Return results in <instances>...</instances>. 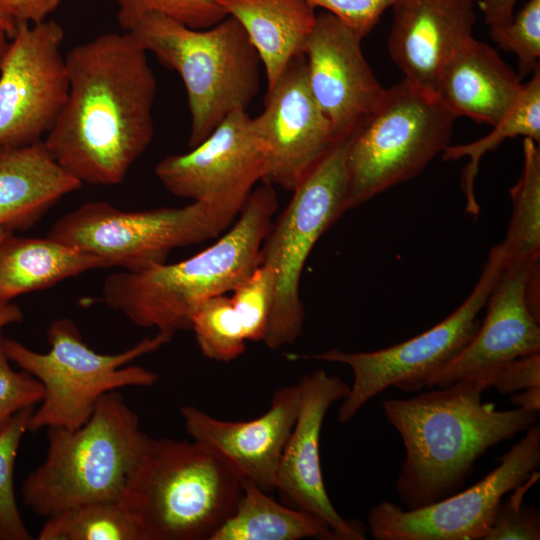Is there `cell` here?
<instances>
[{"label": "cell", "mask_w": 540, "mask_h": 540, "mask_svg": "<svg viewBox=\"0 0 540 540\" xmlns=\"http://www.w3.org/2000/svg\"><path fill=\"white\" fill-rule=\"evenodd\" d=\"M129 32L105 33L65 54L69 89L43 143L82 184L112 186L149 147L157 81Z\"/></svg>", "instance_id": "obj_1"}, {"label": "cell", "mask_w": 540, "mask_h": 540, "mask_svg": "<svg viewBox=\"0 0 540 540\" xmlns=\"http://www.w3.org/2000/svg\"><path fill=\"white\" fill-rule=\"evenodd\" d=\"M487 389L482 378L468 376L382 403L405 447L395 489L406 509L425 507L460 491L482 455L537 422L538 412L498 410L483 403Z\"/></svg>", "instance_id": "obj_2"}, {"label": "cell", "mask_w": 540, "mask_h": 540, "mask_svg": "<svg viewBox=\"0 0 540 540\" xmlns=\"http://www.w3.org/2000/svg\"><path fill=\"white\" fill-rule=\"evenodd\" d=\"M278 205L274 186L263 183L251 192L235 223L206 249L173 264L108 276L104 303L142 328L171 336L191 330L204 300L232 292L261 264Z\"/></svg>", "instance_id": "obj_3"}, {"label": "cell", "mask_w": 540, "mask_h": 540, "mask_svg": "<svg viewBox=\"0 0 540 540\" xmlns=\"http://www.w3.org/2000/svg\"><path fill=\"white\" fill-rule=\"evenodd\" d=\"M242 480L199 442L149 436L120 501L143 540H212L236 509Z\"/></svg>", "instance_id": "obj_4"}, {"label": "cell", "mask_w": 540, "mask_h": 540, "mask_svg": "<svg viewBox=\"0 0 540 540\" xmlns=\"http://www.w3.org/2000/svg\"><path fill=\"white\" fill-rule=\"evenodd\" d=\"M148 438L123 396L105 393L79 428H48L46 458L22 485L25 505L48 518L78 504L120 500Z\"/></svg>", "instance_id": "obj_5"}, {"label": "cell", "mask_w": 540, "mask_h": 540, "mask_svg": "<svg viewBox=\"0 0 540 540\" xmlns=\"http://www.w3.org/2000/svg\"><path fill=\"white\" fill-rule=\"evenodd\" d=\"M129 33L183 81L191 118L189 148L201 143L231 113L247 111L258 94L260 58L231 16L209 28L194 29L151 14Z\"/></svg>", "instance_id": "obj_6"}, {"label": "cell", "mask_w": 540, "mask_h": 540, "mask_svg": "<svg viewBox=\"0 0 540 540\" xmlns=\"http://www.w3.org/2000/svg\"><path fill=\"white\" fill-rule=\"evenodd\" d=\"M172 337L157 331L123 352L101 354L88 347L71 319L59 318L48 328L50 348L45 353L36 352L17 340L2 338L10 362L43 386V399L31 415L29 431L50 427L77 429L89 419L105 393L123 387L154 385L157 373L129 364L157 351Z\"/></svg>", "instance_id": "obj_7"}, {"label": "cell", "mask_w": 540, "mask_h": 540, "mask_svg": "<svg viewBox=\"0 0 540 540\" xmlns=\"http://www.w3.org/2000/svg\"><path fill=\"white\" fill-rule=\"evenodd\" d=\"M456 117L404 78L386 88L347 148L348 208L421 173L450 145Z\"/></svg>", "instance_id": "obj_8"}, {"label": "cell", "mask_w": 540, "mask_h": 540, "mask_svg": "<svg viewBox=\"0 0 540 540\" xmlns=\"http://www.w3.org/2000/svg\"><path fill=\"white\" fill-rule=\"evenodd\" d=\"M350 137L337 141L292 191L264 240L261 263L275 275L274 300L262 341L270 349L294 344L301 335L304 307L299 286L304 265L320 237L349 210L346 155Z\"/></svg>", "instance_id": "obj_9"}, {"label": "cell", "mask_w": 540, "mask_h": 540, "mask_svg": "<svg viewBox=\"0 0 540 540\" xmlns=\"http://www.w3.org/2000/svg\"><path fill=\"white\" fill-rule=\"evenodd\" d=\"M236 218L198 201L132 212L95 201L58 219L48 236L101 258L108 268L137 271L165 263L174 249L218 237Z\"/></svg>", "instance_id": "obj_10"}, {"label": "cell", "mask_w": 540, "mask_h": 540, "mask_svg": "<svg viewBox=\"0 0 540 540\" xmlns=\"http://www.w3.org/2000/svg\"><path fill=\"white\" fill-rule=\"evenodd\" d=\"M503 268L500 244L494 246L469 296L441 322L427 331L391 347L348 352L329 349L313 355L320 361L347 365L353 372L348 396L342 400L338 421L345 424L373 397L389 387L417 391L435 370L451 360L476 334L478 314Z\"/></svg>", "instance_id": "obj_11"}, {"label": "cell", "mask_w": 540, "mask_h": 540, "mask_svg": "<svg viewBox=\"0 0 540 540\" xmlns=\"http://www.w3.org/2000/svg\"><path fill=\"white\" fill-rule=\"evenodd\" d=\"M539 466L540 426L535 423L473 486L412 510L390 501L372 506L369 532L376 540H482L504 496Z\"/></svg>", "instance_id": "obj_12"}, {"label": "cell", "mask_w": 540, "mask_h": 540, "mask_svg": "<svg viewBox=\"0 0 540 540\" xmlns=\"http://www.w3.org/2000/svg\"><path fill=\"white\" fill-rule=\"evenodd\" d=\"M62 26L18 24L0 69V152L43 141L67 98Z\"/></svg>", "instance_id": "obj_13"}, {"label": "cell", "mask_w": 540, "mask_h": 540, "mask_svg": "<svg viewBox=\"0 0 540 540\" xmlns=\"http://www.w3.org/2000/svg\"><path fill=\"white\" fill-rule=\"evenodd\" d=\"M266 151L247 111L228 115L201 143L169 155L155 175L171 194L238 216L262 181Z\"/></svg>", "instance_id": "obj_14"}, {"label": "cell", "mask_w": 540, "mask_h": 540, "mask_svg": "<svg viewBox=\"0 0 540 540\" xmlns=\"http://www.w3.org/2000/svg\"><path fill=\"white\" fill-rule=\"evenodd\" d=\"M252 121L266 151L262 182L291 192L339 141L311 93L303 54L267 88Z\"/></svg>", "instance_id": "obj_15"}, {"label": "cell", "mask_w": 540, "mask_h": 540, "mask_svg": "<svg viewBox=\"0 0 540 540\" xmlns=\"http://www.w3.org/2000/svg\"><path fill=\"white\" fill-rule=\"evenodd\" d=\"M298 385L300 407L279 461L275 490L283 504L317 516L339 540H364L365 527L345 520L330 501L320 462L323 421L332 404L348 396L350 385L323 369L303 376Z\"/></svg>", "instance_id": "obj_16"}, {"label": "cell", "mask_w": 540, "mask_h": 540, "mask_svg": "<svg viewBox=\"0 0 540 540\" xmlns=\"http://www.w3.org/2000/svg\"><path fill=\"white\" fill-rule=\"evenodd\" d=\"M360 39L333 14L316 15L302 54L308 84L337 140L350 137L385 93L366 60Z\"/></svg>", "instance_id": "obj_17"}, {"label": "cell", "mask_w": 540, "mask_h": 540, "mask_svg": "<svg viewBox=\"0 0 540 540\" xmlns=\"http://www.w3.org/2000/svg\"><path fill=\"white\" fill-rule=\"evenodd\" d=\"M539 267L505 266L486 302V316L469 343L435 370L422 388L443 387L514 359L540 353V326L528 303L527 285Z\"/></svg>", "instance_id": "obj_18"}, {"label": "cell", "mask_w": 540, "mask_h": 540, "mask_svg": "<svg viewBox=\"0 0 540 540\" xmlns=\"http://www.w3.org/2000/svg\"><path fill=\"white\" fill-rule=\"evenodd\" d=\"M299 407L297 383L277 390L267 411L247 421L221 420L193 405L180 411L192 440L218 453L243 479L270 493Z\"/></svg>", "instance_id": "obj_19"}, {"label": "cell", "mask_w": 540, "mask_h": 540, "mask_svg": "<svg viewBox=\"0 0 540 540\" xmlns=\"http://www.w3.org/2000/svg\"><path fill=\"white\" fill-rule=\"evenodd\" d=\"M388 38L392 61L411 85L436 98L440 74L471 37L474 0H397Z\"/></svg>", "instance_id": "obj_20"}, {"label": "cell", "mask_w": 540, "mask_h": 540, "mask_svg": "<svg viewBox=\"0 0 540 540\" xmlns=\"http://www.w3.org/2000/svg\"><path fill=\"white\" fill-rule=\"evenodd\" d=\"M521 81L493 47L473 36L445 64L436 98L456 118L494 126L519 99Z\"/></svg>", "instance_id": "obj_21"}, {"label": "cell", "mask_w": 540, "mask_h": 540, "mask_svg": "<svg viewBox=\"0 0 540 540\" xmlns=\"http://www.w3.org/2000/svg\"><path fill=\"white\" fill-rule=\"evenodd\" d=\"M81 186L54 160L43 141L0 152V228L34 226Z\"/></svg>", "instance_id": "obj_22"}, {"label": "cell", "mask_w": 540, "mask_h": 540, "mask_svg": "<svg viewBox=\"0 0 540 540\" xmlns=\"http://www.w3.org/2000/svg\"><path fill=\"white\" fill-rule=\"evenodd\" d=\"M245 30L271 87L304 44L316 21L305 0H215Z\"/></svg>", "instance_id": "obj_23"}, {"label": "cell", "mask_w": 540, "mask_h": 540, "mask_svg": "<svg viewBox=\"0 0 540 540\" xmlns=\"http://www.w3.org/2000/svg\"><path fill=\"white\" fill-rule=\"evenodd\" d=\"M97 268L108 267L101 258L49 236L9 233L0 244V308L20 295Z\"/></svg>", "instance_id": "obj_24"}, {"label": "cell", "mask_w": 540, "mask_h": 540, "mask_svg": "<svg viewBox=\"0 0 540 540\" xmlns=\"http://www.w3.org/2000/svg\"><path fill=\"white\" fill-rule=\"evenodd\" d=\"M242 487L236 509L212 540H339L317 516L277 502L245 479Z\"/></svg>", "instance_id": "obj_25"}, {"label": "cell", "mask_w": 540, "mask_h": 540, "mask_svg": "<svg viewBox=\"0 0 540 540\" xmlns=\"http://www.w3.org/2000/svg\"><path fill=\"white\" fill-rule=\"evenodd\" d=\"M490 134L473 142L448 145L442 152L444 161L468 157L461 175V189L466 198V211L477 216L480 211L474 184L482 157L505 140L518 136L540 142V66L523 85L521 95L508 114L495 124Z\"/></svg>", "instance_id": "obj_26"}, {"label": "cell", "mask_w": 540, "mask_h": 540, "mask_svg": "<svg viewBox=\"0 0 540 540\" xmlns=\"http://www.w3.org/2000/svg\"><path fill=\"white\" fill-rule=\"evenodd\" d=\"M523 169L510 189L512 216L500 244L503 267L536 265L540 257V151L537 143L523 138Z\"/></svg>", "instance_id": "obj_27"}, {"label": "cell", "mask_w": 540, "mask_h": 540, "mask_svg": "<svg viewBox=\"0 0 540 540\" xmlns=\"http://www.w3.org/2000/svg\"><path fill=\"white\" fill-rule=\"evenodd\" d=\"M46 519L38 540H143L120 500L78 504Z\"/></svg>", "instance_id": "obj_28"}, {"label": "cell", "mask_w": 540, "mask_h": 540, "mask_svg": "<svg viewBox=\"0 0 540 540\" xmlns=\"http://www.w3.org/2000/svg\"><path fill=\"white\" fill-rule=\"evenodd\" d=\"M191 330L200 352L210 360L229 362L246 349L240 321L225 294L210 297L197 307Z\"/></svg>", "instance_id": "obj_29"}, {"label": "cell", "mask_w": 540, "mask_h": 540, "mask_svg": "<svg viewBox=\"0 0 540 540\" xmlns=\"http://www.w3.org/2000/svg\"><path fill=\"white\" fill-rule=\"evenodd\" d=\"M34 409L29 407L19 411L0 429V530L5 540L32 539L16 502L14 466Z\"/></svg>", "instance_id": "obj_30"}, {"label": "cell", "mask_w": 540, "mask_h": 540, "mask_svg": "<svg viewBox=\"0 0 540 540\" xmlns=\"http://www.w3.org/2000/svg\"><path fill=\"white\" fill-rule=\"evenodd\" d=\"M117 21L125 32L131 31L151 14L172 18L194 29L209 28L227 15L215 0H114Z\"/></svg>", "instance_id": "obj_31"}, {"label": "cell", "mask_w": 540, "mask_h": 540, "mask_svg": "<svg viewBox=\"0 0 540 540\" xmlns=\"http://www.w3.org/2000/svg\"><path fill=\"white\" fill-rule=\"evenodd\" d=\"M275 275L261 263L230 297L246 341H263L273 305Z\"/></svg>", "instance_id": "obj_32"}, {"label": "cell", "mask_w": 540, "mask_h": 540, "mask_svg": "<svg viewBox=\"0 0 540 540\" xmlns=\"http://www.w3.org/2000/svg\"><path fill=\"white\" fill-rule=\"evenodd\" d=\"M489 35L502 50L516 56L520 79L530 76L539 67L540 0H528L509 21L489 27Z\"/></svg>", "instance_id": "obj_33"}, {"label": "cell", "mask_w": 540, "mask_h": 540, "mask_svg": "<svg viewBox=\"0 0 540 540\" xmlns=\"http://www.w3.org/2000/svg\"><path fill=\"white\" fill-rule=\"evenodd\" d=\"M539 471L517 486L499 503L482 540H539V511L523 502L525 494L538 481Z\"/></svg>", "instance_id": "obj_34"}, {"label": "cell", "mask_w": 540, "mask_h": 540, "mask_svg": "<svg viewBox=\"0 0 540 540\" xmlns=\"http://www.w3.org/2000/svg\"><path fill=\"white\" fill-rule=\"evenodd\" d=\"M0 334V429L19 411L43 399V386L31 374L16 371L5 354Z\"/></svg>", "instance_id": "obj_35"}, {"label": "cell", "mask_w": 540, "mask_h": 540, "mask_svg": "<svg viewBox=\"0 0 540 540\" xmlns=\"http://www.w3.org/2000/svg\"><path fill=\"white\" fill-rule=\"evenodd\" d=\"M315 10L321 8L347 25L360 39L377 25L381 16L397 0H305Z\"/></svg>", "instance_id": "obj_36"}, {"label": "cell", "mask_w": 540, "mask_h": 540, "mask_svg": "<svg viewBox=\"0 0 540 540\" xmlns=\"http://www.w3.org/2000/svg\"><path fill=\"white\" fill-rule=\"evenodd\" d=\"M471 376L482 378L487 388H496L500 394L540 386V353L523 356L487 372Z\"/></svg>", "instance_id": "obj_37"}, {"label": "cell", "mask_w": 540, "mask_h": 540, "mask_svg": "<svg viewBox=\"0 0 540 540\" xmlns=\"http://www.w3.org/2000/svg\"><path fill=\"white\" fill-rule=\"evenodd\" d=\"M63 0H0V15L18 24L46 21Z\"/></svg>", "instance_id": "obj_38"}, {"label": "cell", "mask_w": 540, "mask_h": 540, "mask_svg": "<svg viewBox=\"0 0 540 540\" xmlns=\"http://www.w3.org/2000/svg\"><path fill=\"white\" fill-rule=\"evenodd\" d=\"M516 3L517 0H479L477 6L485 23L491 27L509 21L514 15Z\"/></svg>", "instance_id": "obj_39"}, {"label": "cell", "mask_w": 540, "mask_h": 540, "mask_svg": "<svg viewBox=\"0 0 540 540\" xmlns=\"http://www.w3.org/2000/svg\"><path fill=\"white\" fill-rule=\"evenodd\" d=\"M514 393L510 401L517 407L524 410L538 412L540 411V386H533Z\"/></svg>", "instance_id": "obj_40"}, {"label": "cell", "mask_w": 540, "mask_h": 540, "mask_svg": "<svg viewBox=\"0 0 540 540\" xmlns=\"http://www.w3.org/2000/svg\"><path fill=\"white\" fill-rule=\"evenodd\" d=\"M11 233L4 228H0V244ZM23 318L22 312L16 305L9 304L3 308H0V332L2 328L11 324L20 322ZM1 334V333H0Z\"/></svg>", "instance_id": "obj_41"}, {"label": "cell", "mask_w": 540, "mask_h": 540, "mask_svg": "<svg viewBox=\"0 0 540 540\" xmlns=\"http://www.w3.org/2000/svg\"><path fill=\"white\" fill-rule=\"evenodd\" d=\"M0 28L8 34L9 38H12L16 32V25L2 15H0Z\"/></svg>", "instance_id": "obj_42"}, {"label": "cell", "mask_w": 540, "mask_h": 540, "mask_svg": "<svg viewBox=\"0 0 540 540\" xmlns=\"http://www.w3.org/2000/svg\"><path fill=\"white\" fill-rule=\"evenodd\" d=\"M7 38H9L8 34L0 28V69L8 47Z\"/></svg>", "instance_id": "obj_43"}, {"label": "cell", "mask_w": 540, "mask_h": 540, "mask_svg": "<svg viewBox=\"0 0 540 540\" xmlns=\"http://www.w3.org/2000/svg\"><path fill=\"white\" fill-rule=\"evenodd\" d=\"M0 540H5L4 534L2 533L1 530H0Z\"/></svg>", "instance_id": "obj_44"}]
</instances>
